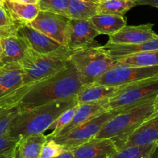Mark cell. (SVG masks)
<instances>
[{"label":"cell","instance_id":"52a82bcc","mask_svg":"<svg viewBox=\"0 0 158 158\" xmlns=\"http://www.w3.org/2000/svg\"><path fill=\"white\" fill-rule=\"evenodd\" d=\"M123 110L125 109L106 110L90 120L75 127L66 134L54 137L52 139L63 146L66 150H72L95 138L106 122Z\"/></svg>","mask_w":158,"mask_h":158},{"label":"cell","instance_id":"484cf974","mask_svg":"<svg viewBox=\"0 0 158 158\" xmlns=\"http://www.w3.org/2000/svg\"><path fill=\"white\" fill-rule=\"evenodd\" d=\"M158 143L146 146H134L117 150L108 158H151Z\"/></svg>","mask_w":158,"mask_h":158},{"label":"cell","instance_id":"cb8c5ba5","mask_svg":"<svg viewBox=\"0 0 158 158\" xmlns=\"http://www.w3.org/2000/svg\"><path fill=\"white\" fill-rule=\"evenodd\" d=\"M120 64L137 67H158V50L131 54L114 59Z\"/></svg>","mask_w":158,"mask_h":158},{"label":"cell","instance_id":"8d00e7d4","mask_svg":"<svg viewBox=\"0 0 158 158\" xmlns=\"http://www.w3.org/2000/svg\"><path fill=\"white\" fill-rule=\"evenodd\" d=\"M154 114H156V113H158V94L157 97L155 98V99H154Z\"/></svg>","mask_w":158,"mask_h":158},{"label":"cell","instance_id":"2e32d148","mask_svg":"<svg viewBox=\"0 0 158 158\" xmlns=\"http://www.w3.org/2000/svg\"><path fill=\"white\" fill-rule=\"evenodd\" d=\"M23 85V72L19 63H0V99Z\"/></svg>","mask_w":158,"mask_h":158},{"label":"cell","instance_id":"6da1fadb","mask_svg":"<svg viewBox=\"0 0 158 158\" xmlns=\"http://www.w3.org/2000/svg\"><path fill=\"white\" fill-rule=\"evenodd\" d=\"M81 78L70 61L56 74L18 89L0 99V108L18 107L20 111L59 100L75 97L83 86Z\"/></svg>","mask_w":158,"mask_h":158},{"label":"cell","instance_id":"e0dca14e","mask_svg":"<svg viewBox=\"0 0 158 158\" xmlns=\"http://www.w3.org/2000/svg\"><path fill=\"white\" fill-rule=\"evenodd\" d=\"M120 86H108L97 83H90L82 86L76 95L78 104L91 103L106 100L114 95Z\"/></svg>","mask_w":158,"mask_h":158},{"label":"cell","instance_id":"9c48e42d","mask_svg":"<svg viewBox=\"0 0 158 158\" xmlns=\"http://www.w3.org/2000/svg\"><path fill=\"white\" fill-rule=\"evenodd\" d=\"M69 20V18L64 15L40 11L36 17L29 25L64 46Z\"/></svg>","mask_w":158,"mask_h":158},{"label":"cell","instance_id":"44dd1931","mask_svg":"<svg viewBox=\"0 0 158 158\" xmlns=\"http://www.w3.org/2000/svg\"><path fill=\"white\" fill-rule=\"evenodd\" d=\"M89 20L99 35L104 34L109 37L127 25L126 19L123 16L110 14H96Z\"/></svg>","mask_w":158,"mask_h":158},{"label":"cell","instance_id":"ab89813d","mask_svg":"<svg viewBox=\"0 0 158 158\" xmlns=\"http://www.w3.org/2000/svg\"><path fill=\"white\" fill-rule=\"evenodd\" d=\"M6 0H0V5L5 6V4H6Z\"/></svg>","mask_w":158,"mask_h":158},{"label":"cell","instance_id":"1f68e13d","mask_svg":"<svg viewBox=\"0 0 158 158\" xmlns=\"http://www.w3.org/2000/svg\"><path fill=\"white\" fill-rule=\"evenodd\" d=\"M15 24L18 23L12 20L6 8L0 5V29L9 28Z\"/></svg>","mask_w":158,"mask_h":158},{"label":"cell","instance_id":"3957f363","mask_svg":"<svg viewBox=\"0 0 158 158\" xmlns=\"http://www.w3.org/2000/svg\"><path fill=\"white\" fill-rule=\"evenodd\" d=\"M76 50L61 46L48 54H39L29 49L19 62L23 72V85H29L56 74L66 68Z\"/></svg>","mask_w":158,"mask_h":158},{"label":"cell","instance_id":"836d02e7","mask_svg":"<svg viewBox=\"0 0 158 158\" xmlns=\"http://www.w3.org/2000/svg\"><path fill=\"white\" fill-rule=\"evenodd\" d=\"M11 1L16 2L19 3H25V4H38L40 0H11Z\"/></svg>","mask_w":158,"mask_h":158},{"label":"cell","instance_id":"83f0119b","mask_svg":"<svg viewBox=\"0 0 158 158\" xmlns=\"http://www.w3.org/2000/svg\"><path fill=\"white\" fill-rule=\"evenodd\" d=\"M77 105L78 104L74 106L71 107V108H68L67 110H66L65 112H63L50 125V126L48 128V130L51 131V133L49 135H47V139H52L60 130L63 129L64 127H66L69 122H71V120L73 118L74 114H75V112L77 110ZM47 130V131H48Z\"/></svg>","mask_w":158,"mask_h":158},{"label":"cell","instance_id":"7bdbcfd3","mask_svg":"<svg viewBox=\"0 0 158 158\" xmlns=\"http://www.w3.org/2000/svg\"><path fill=\"white\" fill-rule=\"evenodd\" d=\"M96 1H100V0H96Z\"/></svg>","mask_w":158,"mask_h":158},{"label":"cell","instance_id":"7a4b0ae2","mask_svg":"<svg viewBox=\"0 0 158 158\" xmlns=\"http://www.w3.org/2000/svg\"><path fill=\"white\" fill-rule=\"evenodd\" d=\"M77 104L75 96L20 111L12 121L9 133L18 139L44 134L63 112Z\"/></svg>","mask_w":158,"mask_h":158},{"label":"cell","instance_id":"5bb4252c","mask_svg":"<svg viewBox=\"0 0 158 158\" xmlns=\"http://www.w3.org/2000/svg\"><path fill=\"white\" fill-rule=\"evenodd\" d=\"M117 150L115 144L110 139H94L73 149V158H97L111 156Z\"/></svg>","mask_w":158,"mask_h":158},{"label":"cell","instance_id":"ba28073f","mask_svg":"<svg viewBox=\"0 0 158 158\" xmlns=\"http://www.w3.org/2000/svg\"><path fill=\"white\" fill-rule=\"evenodd\" d=\"M158 77V67H137L117 63L94 83L108 86H121Z\"/></svg>","mask_w":158,"mask_h":158},{"label":"cell","instance_id":"74e56055","mask_svg":"<svg viewBox=\"0 0 158 158\" xmlns=\"http://www.w3.org/2000/svg\"><path fill=\"white\" fill-rule=\"evenodd\" d=\"M151 158H158V146L157 148H156V150H154V153H153L152 156H151Z\"/></svg>","mask_w":158,"mask_h":158},{"label":"cell","instance_id":"9a60e30c","mask_svg":"<svg viewBox=\"0 0 158 158\" xmlns=\"http://www.w3.org/2000/svg\"><path fill=\"white\" fill-rule=\"evenodd\" d=\"M107 101L108 99L97 102H91V103L78 104L75 114H74L71 122L63 129L60 130L54 137L66 134V133L70 131L75 127L90 120L91 119L96 117L104 111H106L107 110L106 109Z\"/></svg>","mask_w":158,"mask_h":158},{"label":"cell","instance_id":"d6a6232c","mask_svg":"<svg viewBox=\"0 0 158 158\" xmlns=\"http://www.w3.org/2000/svg\"><path fill=\"white\" fill-rule=\"evenodd\" d=\"M138 5H146V6H151L158 9V0H140L137 3Z\"/></svg>","mask_w":158,"mask_h":158},{"label":"cell","instance_id":"b9f144b4","mask_svg":"<svg viewBox=\"0 0 158 158\" xmlns=\"http://www.w3.org/2000/svg\"><path fill=\"white\" fill-rule=\"evenodd\" d=\"M131 1H132V2H135L136 3V5H137V3L139 1H140V0H131Z\"/></svg>","mask_w":158,"mask_h":158},{"label":"cell","instance_id":"d590c367","mask_svg":"<svg viewBox=\"0 0 158 158\" xmlns=\"http://www.w3.org/2000/svg\"><path fill=\"white\" fill-rule=\"evenodd\" d=\"M14 156V150L12 152L6 153H1L0 154V158H13Z\"/></svg>","mask_w":158,"mask_h":158},{"label":"cell","instance_id":"f35d334b","mask_svg":"<svg viewBox=\"0 0 158 158\" xmlns=\"http://www.w3.org/2000/svg\"><path fill=\"white\" fill-rule=\"evenodd\" d=\"M2 46L1 43H0V60L2 59Z\"/></svg>","mask_w":158,"mask_h":158},{"label":"cell","instance_id":"4dcf8cb0","mask_svg":"<svg viewBox=\"0 0 158 158\" xmlns=\"http://www.w3.org/2000/svg\"><path fill=\"white\" fill-rule=\"evenodd\" d=\"M19 140V139L12 136L9 133L0 136V154L13 151Z\"/></svg>","mask_w":158,"mask_h":158},{"label":"cell","instance_id":"d4e9b609","mask_svg":"<svg viewBox=\"0 0 158 158\" xmlns=\"http://www.w3.org/2000/svg\"><path fill=\"white\" fill-rule=\"evenodd\" d=\"M136 6V3L131 0H100L97 7V14L124 16L130 9Z\"/></svg>","mask_w":158,"mask_h":158},{"label":"cell","instance_id":"8fae6325","mask_svg":"<svg viewBox=\"0 0 158 158\" xmlns=\"http://www.w3.org/2000/svg\"><path fill=\"white\" fill-rule=\"evenodd\" d=\"M154 24L139 25V26H126L110 36L107 43L116 44H136L143 43L158 38V34L153 29Z\"/></svg>","mask_w":158,"mask_h":158},{"label":"cell","instance_id":"60d3db41","mask_svg":"<svg viewBox=\"0 0 158 158\" xmlns=\"http://www.w3.org/2000/svg\"><path fill=\"white\" fill-rule=\"evenodd\" d=\"M109 157V156H99V157H97V158H108Z\"/></svg>","mask_w":158,"mask_h":158},{"label":"cell","instance_id":"4316f807","mask_svg":"<svg viewBox=\"0 0 158 158\" xmlns=\"http://www.w3.org/2000/svg\"><path fill=\"white\" fill-rule=\"evenodd\" d=\"M40 11L52 12L69 16V0H40L38 2Z\"/></svg>","mask_w":158,"mask_h":158},{"label":"cell","instance_id":"f546056e","mask_svg":"<svg viewBox=\"0 0 158 158\" xmlns=\"http://www.w3.org/2000/svg\"><path fill=\"white\" fill-rule=\"evenodd\" d=\"M66 149L52 139H47L42 148L40 157L56 158L66 151Z\"/></svg>","mask_w":158,"mask_h":158},{"label":"cell","instance_id":"5b68a950","mask_svg":"<svg viewBox=\"0 0 158 158\" xmlns=\"http://www.w3.org/2000/svg\"><path fill=\"white\" fill-rule=\"evenodd\" d=\"M69 61L80 74L83 85L94 83L117 64L101 46H93L76 50L69 58Z\"/></svg>","mask_w":158,"mask_h":158},{"label":"cell","instance_id":"ffe728a7","mask_svg":"<svg viewBox=\"0 0 158 158\" xmlns=\"http://www.w3.org/2000/svg\"><path fill=\"white\" fill-rule=\"evenodd\" d=\"M47 140L44 134L21 138L14 150L13 158H40L42 148Z\"/></svg>","mask_w":158,"mask_h":158},{"label":"cell","instance_id":"7402d4cb","mask_svg":"<svg viewBox=\"0 0 158 158\" xmlns=\"http://www.w3.org/2000/svg\"><path fill=\"white\" fill-rule=\"evenodd\" d=\"M5 7L12 20L20 25L30 23L40 12L38 5L19 3L11 0H6Z\"/></svg>","mask_w":158,"mask_h":158},{"label":"cell","instance_id":"d6986e66","mask_svg":"<svg viewBox=\"0 0 158 158\" xmlns=\"http://www.w3.org/2000/svg\"><path fill=\"white\" fill-rule=\"evenodd\" d=\"M102 49L112 59L138 53L158 50V38L136 44H116L106 43L101 46Z\"/></svg>","mask_w":158,"mask_h":158},{"label":"cell","instance_id":"8992f818","mask_svg":"<svg viewBox=\"0 0 158 158\" xmlns=\"http://www.w3.org/2000/svg\"><path fill=\"white\" fill-rule=\"evenodd\" d=\"M158 94V77L121 85L108 99L106 109H127L154 100Z\"/></svg>","mask_w":158,"mask_h":158},{"label":"cell","instance_id":"f1b7e54d","mask_svg":"<svg viewBox=\"0 0 158 158\" xmlns=\"http://www.w3.org/2000/svg\"><path fill=\"white\" fill-rule=\"evenodd\" d=\"M19 112L18 107L0 108V136L9 133L12 121Z\"/></svg>","mask_w":158,"mask_h":158},{"label":"cell","instance_id":"e575fe53","mask_svg":"<svg viewBox=\"0 0 158 158\" xmlns=\"http://www.w3.org/2000/svg\"><path fill=\"white\" fill-rule=\"evenodd\" d=\"M56 158H73V153L71 150H66L64 153H63Z\"/></svg>","mask_w":158,"mask_h":158},{"label":"cell","instance_id":"277c9868","mask_svg":"<svg viewBox=\"0 0 158 158\" xmlns=\"http://www.w3.org/2000/svg\"><path fill=\"white\" fill-rule=\"evenodd\" d=\"M154 100L127 108L110 119L102 127L95 139H110L117 149L142 122L154 114Z\"/></svg>","mask_w":158,"mask_h":158},{"label":"cell","instance_id":"f6af8a7d","mask_svg":"<svg viewBox=\"0 0 158 158\" xmlns=\"http://www.w3.org/2000/svg\"><path fill=\"white\" fill-rule=\"evenodd\" d=\"M40 158H41V157H40Z\"/></svg>","mask_w":158,"mask_h":158},{"label":"cell","instance_id":"603a6c76","mask_svg":"<svg viewBox=\"0 0 158 158\" xmlns=\"http://www.w3.org/2000/svg\"><path fill=\"white\" fill-rule=\"evenodd\" d=\"M98 3L96 0H69V19L89 20L97 14Z\"/></svg>","mask_w":158,"mask_h":158},{"label":"cell","instance_id":"ee69618b","mask_svg":"<svg viewBox=\"0 0 158 158\" xmlns=\"http://www.w3.org/2000/svg\"><path fill=\"white\" fill-rule=\"evenodd\" d=\"M0 39H1V36H0Z\"/></svg>","mask_w":158,"mask_h":158},{"label":"cell","instance_id":"7c38bea8","mask_svg":"<svg viewBox=\"0 0 158 158\" xmlns=\"http://www.w3.org/2000/svg\"><path fill=\"white\" fill-rule=\"evenodd\" d=\"M158 143V113L142 122L118 147L117 150L134 146Z\"/></svg>","mask_w":158,"mask_h":158},{"label":"cell","instance_id":"4fadbf2b","mask_svg":"<svg viewBox=\"0 0 158 158\" xmlns=\"http://www.w3.org/2000/svg\"><path fill=\"white\" fill-rule=\"evenodd\" d=\"M16 35L26 42L29 49L39 54H48L62 46L29 24L19 25Z\"/></svg>","mask_w":158,"mask_h":158},{"label":"cell","instance_id":"30bf717a","mask_svg":"<svg viewBox=\"0 0 158 158\" xmlns=\"http://www.w3.org/2000/svg\"><path fill=\"white\" fill-rule=\"evenodd\" d=\"M98 35L89 20L69 19L64 46L71 50H78L91 46Z\"/></svg>","mask_w":158,"mask_h":158},{"label":"cell","instance_id":"ac0fdd59","mask_svg":"<svg viewBox=\"0 0 158 158\" xmlns=\"http://www.w3.org/2000/svg\"><path fill=\"white\" fill-rule=\"evenodd\" d=\"M2 46L1 64L19 63L29 50L26 42L17 35H12L0 39Z\"/></svg>","mask_w":158,"mask_h":158}]
</instances>
